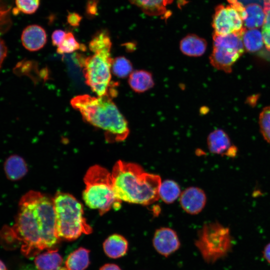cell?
I'll return each instance as SVG.
<instances>
[{
    "label": "cell",
    "instance_id": "23",
    "mask_svg": "<svg viewBox=\"0 0 270 270\" xmlns=\"http://www.w3.org/2000/svg\"><path fill=\"white\" fill-rule=\"evenodd\" d=\"M112 41L108 32L100 30L92 36L88 44V48L94 53L108 51L110 52Z\"/></svg>",
    "mask_w": 270,
    "mask_h": 270
},
{
    "label": "cell",
    "instance_id": "16",
    "mask_svg": "<svg viewBox=\"0 0 270 270\" xmlns=\"http://www.w3.org/2000/svg\"><path fill=\"white\" fill-rule=\"evenodd\" d=\"M207 43L206 40L195 34H188L180 42L181 52L189 56L198 57L202 56L206 52Z\"/></svg>",
    "mask_w": 270,
    "mask_h": 270
},
{
    "label": "cell",
    "instance_id": "8",
    "mask_svg": "<svg viewBox=\"0 0 270 270\" xmlns=\"http://www.w3.org/2000/svg\"><path fill=\"white\" fill-rule=\"evenodd\" d=\"M241 35L232 32L213 36V49L210 56V64L217 70L226 73L244 52Z\"/></svg>",
    "mask_w": 270,
    "mask_h": 270
},
{
    "label": "cell",
    "instance_id": "20",
    "mask_svg": "<svg viewBox=\"0 0 270 270\" xmlns=\"http://www.w3.org/2000/svg\"><path fill=\"white\" fill-rule=\"evenodd\" d=\"M245 8L246 16L243 21L244 28H258L262 27L266 18L264 8L258 4L253 3L248 4Z\"/></svg>",
    "mask_w": 270,
    "mask_h": 270
},
{
    "label": "cell",
    "instance_id": "10",
    "mask_svg": "<svg viewBox=\"0 0 270 270\" xmlns=\"http://www.w3.org/2000/svg\"><path fill=\"white\" fill-rule=\"evenodd\" d=\"M152 244L155 250L166 258L178 251L180 246L176 232L169 228L157 229L154 233Z\"/></svg>",
    "mask_w": 270,
    "mask_h": 270
},
{
    "label": "cell",
    "instance_id": "6",
    "mask_svg": "<svg viewBox=\"0 0 270 270\" xmlns=\"http://www.w3.org/2000/svg\"><path fill=\"white\" fill-rule=\"evenodd\" d=\"M79 60L83 68L86 83L93 92L98 96H108L114 98L116 96L118 92L115 88L118 84L111 80L113 58L110 52H96Z\"/></svg>",
    "mask_w": 270,
    "mask_h": 270
},
{
    "label": "cell",
    "instance_id": "5",
    "mask_svg": "<svg viewBox=\"0 0 270 270\" xmlns=\"http://www.w3.org/2000/svg\"><path fill=\"white\" fill-rule=\"evenodd\" d=\"M82 198L88 206L102 216L112 209L118 210L122 201L115 194L111 172L99 165L90 167L84 176Z\"/></svg>",
    "mask_w": 270,
    "mask_h": 270
},
{
    "label": "cell",
    "instance_id": "9",
    "mask_svg": "<svg viewBox=\"0 0 270 270\" xmlns=\"http://www.w3.org/2000/svg\"><path fill=\"white\" fill-rule=\"evenodd\" d=\"M212 26L214 34L217 35L236 32L242 36L246 28L239 13L230 4L226 6L219 5L216 8Z\"/></svg>",
    "mask_w": 270,
    "mask_h": 270
},
{
    "label": "cell",
    "instance_id": "29",
    "mask_svg": "<svg viewBox=\"0 0 270 270\" xmlns=\"http://www.w3.org/2000/svg\"><path fill=\"white\" fill-rule=\"evenodd\" d=\"M15 3L18 12L30 14L36 11L40 6V0H16Z\"/></svg>",
    "mask_w": 270,
    "mask_h": 270
},
{
    "label": "cell",
    "instance_id": "36",
    "mask_svg": "<svg viewBox=\"0 0 270 270\" xmlns=\"http://www.w3.org/2000/svg\"><path fill=\"white\" fill-rule=\"evenodd\" d=\"M262 256L265 260L270 264V242L264 246L262 250Z\"/></svg>",
    "mask_w": 270,
    "mask_h": 270
},
{
    "label": "cell",
    "instance_id": "19",
    "mask_svg": "<svg viewBox=\"0 0 270 270\" xmlns=\"http://www.w3.org/2000/svg\"><path fill=\"white\" fill-rule=\"evenodd\" d=\"M90 264V250L80 248L66 258L64 266L66 270H85Z\"/></svg>",
    "mask_w": 270,
    "mask_h": 270
},
{
    "label": "cell",
    "instance_id": "22",
    "mask_svg": "<svg viewBox=\"0 0 270 270\" xmlns=\"http://www.w3.org/2000/svg\"><path fill=\"white\" fill-rule=\"evenodd\" d=\"M140 7L146 14L160 16L166 12V6L172 3V0H129Z\"/></svg>",
    "mask_w": 270,
    "mask_h": 270
},
{
    "label": "cell",
    "instance_id": "35",
    "mask_svg": "<svg viewBox=\"0 0 270 270\" xmlns=\"http://www.w3.org/2000/svg\"><path fill=\"white\" fill-rule=\"evenodd\" d=\"M99 270H122L121 268L115 264H106L100 268Z\"/></svg>",
    "mask_w": 270,
    "mask_h": 270
},
{
    "label": "cell",
    "instance_id": "33",
    "mask_svg": "<svg viewBox=\"0 0 270 270\" xmlns=\"http://www.w3.org/2000/svg\"><path fill=\"white\" fill-rule=\"evenodd\" d=\"M82 17L78 13L69 12L67 16V22L72 26L78 27L80 24Z\"/></svg>",
    "mask_w": 270,
    "mask_h": 270
},
{
    "label": "cell",
    "instance_id": "34",
    "mask_svg": "<svg viewBox=\"0 0 270 270\" xmlns=\"http://www.w3.org/2000/svg\"><path fill=\"white\" fill-rule=\"evenodd\" d=\"M8 52L7 47L4 41L0 38V69Z\"/></svg>",
    "mask_w": 270,
    "mask_h": 270
},
{
    "label": "cell",
    "instance_id": "13",
    "mask_svg": "<svg viewBox=\"0 0 270 270\" xmlns=\"http://www.w3.org/2000/svg\"><path fill=\"white\" fill-rule=\"evenodd\" d=\"M21 40L22 46L28 50L37 51L46 44V33L44 29L38 25H30L23 30Z\"/></svg>",
    "mask_w": 270,
    "mask_h": 270
},
{
    "label": "cell",
    "instance_id": "15",
    "mask_svg": "<svg viewBox=\"0 0 270 270\" xmlns=\"http://www.w3.org/2000/svg\"><path fill=\"white\" fill-rule=\"evenodd\" d=\"M105 254L111 258H118L128 252V242L122 236L114 234L109 236L103 243Z\"/></svg>",
    "mask_w": 270,
    "mask_h": 270
},
{
    "label": "cell",
    "instance_id": "3",
    "mask_svg": "<svg viewBox=\"0 0 270 270\" xmlns=\"http://www.w3.org/2000/svg\"><path fill=\"white\" fill-rule=\"evenodd\" d=\"M111 174L116 196L122 202L148 205L160 198V176L144 172L138 164L118 160Z\"/></svg>",
    "mask_w": 270,
    "mask_h": 270
},
{
    "label": "cell",
    "instance_id": "31",
    "mask_svg": "<svg viewBox=\"0 0 270 270\" xmlns=\"http://www.w3.org/2000/svg\"><path fill=\"white\" fill-rule=\"evenodd\" d=\"M98 0H88L86 5V14L88 16L94 17L98 14Z\"/></svg>",
    "mask_w": 270,
    "mask_h": 270
},
{
    "label": "cell",
    "instance_id": "14",
    "mask_svg": "<svg viewBox=\"0 0 270 270\" xmlns=\"http://www.w3.org/2000/svg\"><path fill=\"white\" fill-rule=\"evenodd\" d=\"M34 262L38 270H62L64 266L62 256L54 248L36 255Z\"/></svg>",
    "mask_w": 270,
    "mask_h": 270
},
{
    "label": "cell",
    "instance_id": "37",
    "mask_svg": "<svg viewBox=\"0 0 270 270\" xmlns=\"http://www.w3.org/2000/svg\"><path fill=\"white\" fill-rule=\"evenodd\" d=\"M19 270H38L35 266H34L32 265H27L22 266Z\"/></svg>",
    "mask_w": 270,
    "mask_h": 270
},
{
    "label": "cell",
    "instance_id": "2",
    "mask_svg": "<svg viewBox=\"0 0 270 270\" xmlns=\"http://www.w3.org/2000/svg\"><path fill=\"white\" fill-rule=\"evenodd\" d=\"M104 96L78 95L70 100L72 107L78 111L87 123L102 130L108 142L125 140L130 133L128 122L112 100Z\"/></svg>",
    "mask_w": 270,
    "mask_h": 270
},
{
    "label": "cell",
    "instance_id": "39",
    "mask_svg": "<svg viewBox=\"0 0 270 270\" xmlns=\"http://www.w3.org/2000/svg\"></svg>",
    "mask_w": 270,
    "mask_h": 270
},
{
    "label": "cell",
    "instance_id": "26",
    "mask_svg": "<svg viewBox=\"0 0 270 270\" xmlns=\"http://www.w3.org/2000/svg\"><path fill=\"white\" fill-rule=\"evenodd\" d=\"M13 0H0V34L7 32L12 25L10 11Z\"/></svg>",
    "mask_w": 270,
    "mask_h": 270
},
{
    "label": "cell",
    "instance_id": "4",
    "mask_svg": "<svg viewBox=\"0 0 270 270\" xmlns=\"http://www.w3.org/2000/svg\"><path fill=\"white\" fill-rule=\"evenodd\" d=\"M56 229L60 240H74L82 234H88L92 228L84 216L82 204L68 193L58 192L53 198Z\"/></svg>",
    "mask_w": 270,
    "mask_h": 270
},
{
    "label": "cell",
    "instance_id": "12",
    "mask_svg": "<svg viewBox=\"0 0 270 270\" xmlns=\"http://www.w3.org/2000/svg\"><path fill=\"white\" fill-rule=\"evenodd\" d=\"M206 201L204 192L196 187L186 188L180 196V202L182 209L191 214L200 212L204 208Z\"/></svg>",
    "mask_w": 270,
    "mask_h": 270
},
{
    "label": "cell",
    "instance_id": "38",
    "mask_svg": "<svg viewBox=\"0 0 270 270\" xmlns=\"http://www.w3.org/2000/svg\"><path fill=\"white\" fill-rule=\"evenodd\" d=\"M0 270H8L5 264L0 260Z\"/></svg>",
    "mask_w": 270,
    "mask_h": 270
},
{
    "label": "cell",
    "instance_id": "25",
    "mask_svg": "<svg viewBox=\"0 0 270 270\" xmlns=\"http://www.w3.org/2000/svg\"><path fill=\"white\" fill-rule=\"evenodd\" d=\"M132 65L130 61L124 56H120L113 59L111 71L116 76L125 78L128 76L132 72Z\"/></svg>",
    "mask_w": 270,
    "mask_h": 270
},
{
    "label": "cell",
    "instance_id": "24",
    "mask_svg": "<svg viewBox=\"0 0 270 270\" xmlns=\"http://www.w3.org/2000/svg\"><path fill=\"white\" fill-rule=\"evenodd\" d=\"M158 192L160 198L166 204L172 203L181 194L179 186L172 180H166L162 182Z\"/></svg>",
    "mask_w": 270,
    "mask_h": 270
},
{
    "label": "cell",
    "instance_id": "1",
    "mask_svg": "<svg viewBox=\"0 0 270 270\" xmlns=\"http://www.w3.org/2000/svg\"><path fill=\"white\" fill-rule=\"evenodd\" d=\"M2 234L20 242L22 252L28 258L54 248L60 239L56 233L53 199L38 192H26L19 202L14 224L4 228Z\"/></svg>",
    "mask_w": 270,
    "mask_h": 270
},
{
    "label": "cell",
    "instance_id": "32",
    "mask_svg": "<svg viewBox=\"0 0 270 270\" xmlns=\"http://www.w3.org/2000/svg\"><path fill=\"white\" fill-rule=\"evenodd\" d=\"M66 33L62 30H54L52 35V44L54 46H58L63 40Z\"/></svg>",
    "mask_w": 270,
    "mask_h": 270
},
{
    "label": "cell",
    "instance_id": "30",
    "mask_svg": "<svg viewBox=\"0 0 270 270\" xmlns=\"http://www.w3.org/2000/svg\"><path fill=\"white\" fill-rule=\"evenodd\" d=\"M262 32L264 45L270 52V10L266 14L264 24L262 26Z\"/></svg>",
    "mask_w": 270,
    "mask_h": 270
},
{
    "label": "cell",
    "instance_id": "11",
    "mask_svg": "<svg viewBox=\"0 0 270 270\" xmlns=\"http://www.w3.org/2000/svg\"><path fill=\"white\" fill-rule=\"evenodd\" d=\"M209 150L214 154L234 156L237 148L232 145L228 134L222 130L216 129L211 132L207 138Z\"/></svg>",
    "mask_w": 270,
    "mask_h": 270
},
{
    "label": "cell",
    "instance_id": "7",
    "mask_svg": "<svg viewBox=\"0 0 270 270\" xmlns=\"http://www.w3.org/2000/svg\"><path fill=\"white\" fill-rule=\"evenodd\" d=\"M194 245L204 261L214 264L226 257L232 249L230 229L217 222L206 224L198 232Z\"/></svg>",
    "mask_w": 270,
    "mask_h": 270
},
{
    "label": "cell",
    "instance_id": "18",
    "mask_svg": "<svg viewBox=\"0 0 270 270\" xmlns=\"http://www.w3.org/2000/svg\"><path fill=\"white\" fill-rule=\"evenodd\" d=\"M4 170L7 178L15 181L22 178L28 172V167L24 160L20 156H9L4 164Z\"/></svg>",
    "mask_w": 270,
    "mask_h": 270
},
{
    "label": "cell",
    "instance_id": "17",
    "mask_svg": "<svg viewBox=\"0 0 270 270\" xmlns=\"http://www.w3.org/2000/svg\"><path fill=\"white\" fill-rule=\"evenodd\" d=\"M128 84L136 92H144L152 88L154 84L152 75L144 70L132 71L128 76Z\"/></svg>",
    "mask_w": 270,
    "mask_h": 270
},
{
    "label": "cell",
    "instance_id": "21",
    "mask_svg": "<svg viewBox=\"0 0 270 270\" xmlns=\"http://www.w3.org/2000/svg\"><path fill=\"white\" fill-rule=\"evenodd\" d=\"M241 37L244 48L248 52H258L264 46L262 32L257 28H245Z\"/></svg>",
    "mask_w": 270,
    "mask_h": 270
},
{
    "label": "cell",
    "instance_id": "28",
    "mask_svg": "<svg viewBox=\"0 0 270 270\" xmlns=\"http://www.w3.org/2000/svg\"><path fill=\"white\" fill-rule=\"evenodd\" d=\"M258 124L262 136L270 144V106L265 107L260 112Z\"/></svg>",
    "mask_w": 270,
    "mask_h": 270
},
{
    "label": "cell",
    "instance_id": "27",
    "mask_svg": "<svg viewBox=\"0 0 270 270\" xmlns=\"http://www.w3.org/2000/svg\"><path fill=\"white\" fill-rule=\"evenodd\" d=\"M78 50H86V46L80 44L76 39L74 35L71 32L66 33V34L61 42L58 46L56 52L59 54H64L73 52Z\"/></svg>",
    "mask_w": 270,
    "mask_h": 270
}]
</instances>
